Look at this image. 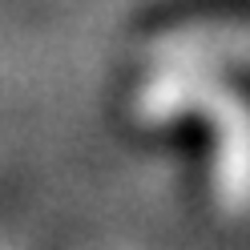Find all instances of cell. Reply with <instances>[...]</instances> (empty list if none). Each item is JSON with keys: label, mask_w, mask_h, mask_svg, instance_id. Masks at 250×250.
I'll use <instances>...</instances> for the list:
<instances>
[]
</instances>
